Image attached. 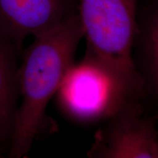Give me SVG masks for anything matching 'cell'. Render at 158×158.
Instances as JSON below:
<instances>
[{
  "instance_id": "cell-8",
  "label": "cell",
  "mask_w": 158,
  "mask_h": 158,
  "mask_svg": "<svg viewBox=\"0 0 158 158\" xmlns=\"http://www.w3.org/2000/svg\"><path fill=\"white\" fill-rule=\"evenodd\" d=\"M3 151H2V149H1V147H0V155H3Z\"/></svg>"
},
{
  "instance_id": "cell-1",
  "label": "cell",
  "mask_w": 158,
  "mask_h": 158,
  "mask_svg": "<svg viewBox=\"0 0 158 158\" xmlns=\"http://www.w3.org/2000/svg\"><path fill=\"white\" fill-rule=\"evenodd\" d=\"M84 37L78 12L35 37L32 43L23 50L19 69L20 102L7 153L10 158L28 155L45 127L47 106L73 64L77 48Z\"/></svg>"
},
{
  "instance_id": "cell-7",
  "label": "cell",
  "mask_w": 158,
  "mask_h": 158,
  "mask_svg": "<svg viewBox=\"0 0 158 158\" xmlns=\"http://www.w3.org/2000/svg\"><path fill=\"white\" fill-rule=\"evenodd\" d=\"M138 32L141 37V69L146 93L158 100V0L148 6Z\"/></svg>"
},
{
  "instance_id": "cell-4",
  "label": "cell",
  "mask_w": 158,
  "mask_h": 158,
  "mask_svg": "<svg viewBox=\"0 0 158 158\" xmlns=\"http://www.w3.org/2000/svg\"><path fill=\"white\" fill-rule=\"evenodd\" d=\"M141 108H129L108 119L94 135L89 157L157 158L156 119L144 116Z\"/></svg>"
},
{
  "instance_id": "cell-9",
  "label": "cell",
  "mask_w": 158,
  "mask_h": 158,
  "mask_svg": "<svg viewBox=\"0 0 158 158\" xmlns=\"http://www.w3.org/2000/svg\"><path fill=\"white\" fill-rule=\"evenodd\" d=\"M157 158H158V148H157Z\"/></svg>"
},
{
  "instance_id": "cell-2",
  "label": "cell",
  "mask_w": 158,
  "mask_h": 158,
  "mask_svg": "<svg viewBox=\"0 0 158 158\" xmlns=\"http://www.w3.org/2000/svg\"><path fill=\"white\" fill-rule=\"evenodd\" d=\"M145 93L141 76L125 73L86 50L82 60L69 68L55 96L68 118L89 124L141 106Z\"/></svg>"
},
{
  "instance_id": "cell-3",
  "label": "cell",
  "mask_w": 158,
  "mask_h": 158,
  "mask_svg": "<svg viewBox=\"0 0 158 158\" xmlns=\"http://www.w3.org/2000/svg\"><path fill=\"white\" fill-rule=\"evenodd\" d=\"M138 0H78L86 50L114 68L140 76L133 59Z\"/></svg>"
},
{
  "instance_id": "cell-6",
  "label": "cell",
  "mask_w": 158,
  "mask_h": 158,
  "mask_svg": "<svg viewBox=\"0 0 158 158\" xmlns=\"http://www.w3.org/2000/svg\"><path fill=\"white\" fill-rule=\"evenodd\" d=\"M19 56L13 43L0 32V147L7 155L19 103Z\"/></svg>"
},
{
  "instance_id": "cell-5",
  "label": "cell",
  "mask_w": 158,
  "mask_h": 158,
  "mask_svg": "<svg viewBox=\"0 0 158 158\" xmlns=\"http://www.w3.org/2000/svg\"><path fill=\"white\" fill-rule=\"evenodd\" d=\"M78 0H0V32L21 56L23 44L78 13Z\"/></svg>"
}]
</instances>
